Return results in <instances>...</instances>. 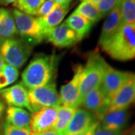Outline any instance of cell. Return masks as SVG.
<instances>
[{
  "mask_svg": "<svg viewBox=\"0 0 135 135\" xmlns=\"http://www.w3.org/2000/svg\"><path fill=\"white\" fill-rule=\"evenodd\" d=\"M101 47L111 58L121 62L135 58V23L121 26Z\"/></svg>",
  "mask_w": 135,
  "mask_h": 135,
  "instance_id": "cell-1",
  "label": "cell"
},
{
  "mask_svg": "<svg viewBox=\"0 0 135 135\" xmlns=\"http://www.w3.org/2000/svg\"><path fill=\"white\" fill-rule=\"evenodd\" d=\"M56 59L54 56L41 54L30 62L22 74V83L28 89L43 86L53 80Z\"/></svg>",
  "mask_w": 135,
  "mask_h": 135,
  "instance_id": "cell-2",
  "label": "cell"
},
{
  "mask_svg": "<svg viewBox=\"0 0 135 135\" xmlns=\"http://www.w3.org/2000/svg\"><path fill=\"white\" fill-rule=\"evenodd\" d=\"M108 67L109 65L98 53L92 52L89 55L86 63L83 68L80 95L76 104V108L80 107L88 93L101 86Z\"/></svg>",
  "mask_w": 135,
  "mask_h": 135,
  "instance_id": "cell-3",
  "label": "cell"
},
{
  "mask_svg": "<svg viewBox=\"0 0 135 135\" xmlns=\"http://www.w3.org/2000/svg\"><path fill=\"white\" fill-rule=\"evenodd\" d=\"M32 51V45L23 38L6 39L0 44V55L5 62L17 69L26 62Z\"/></svg>",
  "mask_w": 135,
  "mask_h": 135,
  "instance_id": "cell-4",
  "label": "cell"
},
{
  "mask_svg": "<svg viewBox=\"0 0 135 135\" xmlns=\"http://www.w3.org/2000/svg\"><path fill=\"white\" fill-rule=\"evenodd\" d=\"M12 15L17 33L31 44H38L45 39V32L38 17L14 9Z\"/></svg>",
  "mask_w": 135,
  "mask_h": 135,
  "instance_id": "cell-5",
  "label": "cell"
},
{
  "mask_svg": "<svg viewBox=\"0 0 135 135\" xmlns=\"http://www.w3.org/2000/svg\"><path fill=\"white\" fill-rule=\"evenodd\" d=\"M28 98L32 113L44 108L61 105L59 94L53 80L43 86L28 89Z\"/></svg>",
  "mask_w": 135,
  "mask_h": 135,
  "instance_id": "cell-6",
  "label": "cell"
},
{
  "mask_svg": "<svg viewBox=\"0 0 135 135\" xmlns=\"http://www.w3.org/2000/svg\"><path fill=\"white\" fill-rule=\"evenodd\" d=\"M132 74L131 73L114 69L109 65L100 86L109 101H110L116 93L128 81Z\"/></svg>",
  "mask_w": 135,
  "mask_h": 135,
  "instance_id": "cell-7",
  "label": "cell"
},
{
  "mask_svg": "<svg viewBox=\"0 0 135 135\" xmlns=\"http://www.w3.org/2000/svg\"><path fill=\"white\" fill-rule=\"evenodd\" d=\"M58 107L44 108L32 114L29 128L32 133L53 130L57 119Z\"/></svg>",
  "mask_w": 135,
  "mask_h": 135,
  "instance_id": "cell-8",
  "label": "cell"
},
{
  "mask_svg": "<svg viewBox=\"0 0 135 135\" xmlns=\"http://www.w3.org/2000/svg\"><path fill=\"white\" fill-rule=\"evenodd\" d=\"M83 66L79 65L74 70L72 79L61 87L59 98L61 105L76 108L77 99L80 95V87Z\"/></svg>",
  "mask_w": 135,
  "mask_h": 135,
  "instance_id": "cell-9",
  "label": "cell"
},
{
  "mask_svg": "<svg viewBox=\"0 0 135 135\" xmlns=\"http://www.w3.org/2000/svg\"><path fill=\"white\" fill-rule=\"evenodd\" d=\"M134 103H135V74H132L128 81L110 101L106 113L127 110Z\"/></svg>",
  "mask_w": 135,
  "mask_h": 135,
  "instance_id": "cell-10",
  "label": "cell"
},
{
  "mask_svg": "<svg viewBox=\"0 0 135 135\" xmlns=\"http://www.w3.org/2000/svg\"><path fill=\"white\" fill-rule=\"evenodd\" d=\"M45 39L58 48L69 47L80 41L77 34L65 22L49 31Z\"/></svg>",
  "mask_w": 135,
  "mask_h": 135,
  "instance_id": "cell-11",
  "label": "cell"
},
{
  "mask_svg": "<svg viewBox=\"0 0 135 135\" xmlns=\"http://www.w3.org/2000/svg\"><path fill=\"white\" fill-rule=\"evenodd\" d=\"M110 101L101 86L88 93L81 103L80 107L89 111L98 120L107 110Z\"/></svg>",
  "mask_w": 135,
  "mask_h": 135,
  "instance_id": "cell-12",
  "label": "cell"
},
{
  "mask_svg": "<svg viewBox=\"0 0 135 135\" xmlns=\"http://www.w3.org/2000/svg\"><path fill=\"white\" fill-rule=\"evenodd\" d=\"M0 95L8 106L24 107L30 112L28 89L22 83L0 90Z\"/></svg>",
  "mask_w": 135,
  "mask_h": 135,
  "instance_id": "cell-13",
  "label": "cell"
},
{
  "mask_svg": "<svg viewBox=\"0 0 135 135\" xmlns=\"http://www.w3.org/2000/svg\"><path fill=\"white\" fill-rule=\"evenodd\" d=\"M129 117L128 109L107 112L99 118V126L106 130L123 132L128 126Z\"/></svg>",
  "mask_w": 135,
  "mask_h": 135,
  "instance_id": "cell-14",
  "label": "cell"
},
{
  "mask_svg": "<svg viewBox=\"0 0 135 135\" xmlns=\"http://www.w3.org/2000/svg\"><path fill=\"white\" fill-rule=\"evenodd\" d=\"M98 121L95 116L83 108H77L75 114L62 135H74L88 129L93 123Z\"/></svg>",
  "mask_w": 135,
  "mask_h": 135,
  "instance_id": "cell-15",
  "label": "cell"
},
{
  "mask_svg": "<svg viewBox=\"0 0 135 135\" xmlns=\"http://www.w3.org/2000/svg\"><path fill=\"white\" fill-rule=\"evenodd\" d=\"M122 23V12H121L120 0H118V2L114 7V8L107 15L106 20L102 26L100 38L98 44L102 46L107 41L116 33V32L121 26Z\"/></svg>",
  "mask_w": 135,
  "mask_h": 135,
  "instance_id": "cell-16",
  "label": "cell"
},
{
  "mask_svg": "<svg viewBox=\"0 0 135 135\" xmlns=\"http://www.w3.org/2000/svg\"><path fill=\"white\" fill-rule=\"evenodd\" d=\"M69 10V5H60L56 4L53 11L47 16L39 18L41 24L45 32V38L49 31L62 23Z\"/></svg>",
  "mask_w": 135,
  "mask_h": 135,
  "instance_id": "cell-17",
  "label": "cell"
},
{
  "mask_svg": "<svg viewBox=\"0 0 135 135\" xmlns=\"http://www.w3.org/2000/svg\"><path fill=\"white\" fill-rule=\"evenodd\" d=\"M32 115L20 107L8 106L6 109V123L20 128H29Z\"/></svg>",
  "mask_w": 135,
  "mask_h": 135,
  "instance_id": "cell-18",
  "label": "cell"
},
{
  "mask_svg": "<svg viewBox=\"0 0 135 135\" xmlns=\"http://www.w3.org/2000/svg\"><path fill=\"white\" fill-rule=\"evenodd\" d=\"M17 33L12 13L6 8H0V41L12 38Z\"/></svg>",
  "mask_w": 135,
  "mask_h": 135,
  "instance_id": "cell-19",
  "label": "cell"
},
{
  "mask_svg": "<svg viewBox=\"0 0 135 135\" xmlns=\"http://www.w3.org/2000/svg\"><path fill=\"white\" fill-rule=\"evenodd\" d=\"M65 23L77 34L79 41L86 36L93 25L90 21L75 11L68 17Z\"/></svg>",
  "mask_w": 135,
  "mask_h": 135,
  "instance_id": "cell-20",
  "label": "cell"
},
{
  "mask_svg": "<svg viewBox=\"0 0 135 135\" xmlns=\"http://www.w3.org/2000/svg\"><path fill=\"white\" fill-rule=\"evenodd\" d=\"M77 108L60 105L58 107L57 119L54 126L53 130L62 133L66 129L70 122L72 119L73 116L75 114Z\"/></svg>",
  "mask_w": 135,
  "mask_h": 135,
  "instance_id": "cell-21",
  "label": "cell"
},
{
  "mask_svg": "<svg viewBox=\"0 0 135 135\" xmlns=\"http://www.w3.org/2000/svg\"><path fill=\"white\" fill-rule=\"evenodd\" d=\"M75 12L90 21L92 24H95L102 18L96 6L87 2H82L76 8Z\"/></svg>",
  "mask_w": 135,
  "mask_h": 135,
  "instance_id": "cell-22",
  "label": "cell"
},
{
  "mask_svg": "<svg viewBox=\"0 0 135 135\" xmlns=\"http://www.w3.org/2000/svg\"><path fill=\"white\" fill-rule=\"evenodd\" d=\"M19 71L17 68L5 63L0 71V90L11 85L18 79Z\"/></svg>",
  "mask_w": 135,
  "mask_h": 135,
  "instance_id": "cell-23",
  "label": "cell"
},
{
  "mask_svg": "<svg viewBox=\"0 0 135 135\" xmlns=\"http://www.w3.org/2000/svg\"><path fill=\"white\" fill-rule=\"evenodd\" d=\"M45 0H17L13 3L15 9L32 16H36Z\"/></svg>",
  "mask_w": 135,
  "mask_h": 135,
  "instance_id": "cell-24",
  "label": "cell"
},
{
  "mask_svg": "<svg viewBox=\"0 0 135 135\" xmlns=\"http://www.w3.org/2000/svg\"><path fill=\"white\" fill-rule=\"evenodd\" d=\"M121 26L135 23V0H120Z\"/></svg>",
  "mask_w": 135,
  "mask_h": 135,
  "instance_id": "cell-25",
  "label": "cell"
},
{
  "mask_svg": "<svg viewBox=\"0 0 135 135\" xmlns=\"http://www.w3.org/2000/svg\"><path fill=\"white\" fill-rule=\"evenodd\" d=\"M118 2V0H102L95 6L99 11L102 17L108 15Z\"/></svg>",
  "mask_w": 135,
  "mask_h": 135,
  "instance_id": "cell-26",
  "label": "cell"
},
{
  "mask_svg": "<svg viewBox=\"0 0 135 135\" xmlns=\"http://www.w3.org/2000/svg\"><path fill=\"white\" fill-rule=\"evenodd\" d=\"M3 135H31L30 128H20L5 124Z\"/></svg>",
  "mask_w": 135,
  "mask_h": 135,
  "instance_id": "cell-27",
  "label": "cell"
},
{
  "mask_svg": "<svg viewBox=\"0 0 135 135\" xmlns=\"http://www.w3.org/2000/svg\"><path fill=\"white\" fill-rule=\"evenodd\" d=\"M56 5V3L53 0H45L44 2L40 7L36 15L37 17L41 18L49 15L53 11Z\"/></svg>",
  "mask_w": 135,
  "mask_h": 135,
  "instance_id": "cell-28",
  "label": "cell"
},
{
  "mask_svg": "<svg viewBox=\"0 0 135 135\" xmlns=\"http://www.w3.org/2000/svg\"><path fill=\"white\" fill-rule=\"evenodd\" d=\"M93 135H123V132L106 130V129L101 128V126L98 125Z\"/></svg>",
  "mask_w": 135,
  "mask_h": 135,
  "instance_id": "cell-29",
  "label": "cell"
},
{
  "mask_svg": "<svg viewBox=\"0 0 135 135\" xmlns=\"http://www.w3.org/2000/svg\"><path fill=\"white\" fill-rule=\"evenodd\" d=\"M99 125V122L97 121L95 123H93L92 126H90L88 129H86V131H83V132H80V133H78V134H76L74 135H93L94 133H95V131L96 129V128L98 127V126Z\"/></svg>",
  "mask_w": 135,
  "mask_h": 135,
  "instance_id": "cell-30",
  "label": "cell"
},
{
  "mask_svg": "<svg viewBox=\"0 0 135 135\" xmlns=\"http://www.w3.org/2000/svg\"><path fill=\"white\" fill-rule=\"evenodd\" d=\"M31 135H62L61 133H59L58 131L55 130H50L47 131H44V132H41V133H32L31 132Z\"/></svg>",
  "mask_w": 135,
  "mask_h": 135,
  "instance_id": "cell-31",
  "label": "cell"
},
{
  "mask_svg": "<svg viewBox=\"0 0 135 135\" xmlns=\"http://www.w3.org/2000/svg\"><path fill=\"white\" fill-rule=\"evenodd\" d=\"M123 135H135V123L128 128V130L123 132Z\"/></svg>",
  "mask_w": 135,
  "mask_h": 135,
  "instance_id": "cell-32",
  "label": "cell"
},
{
  "mask_svg": "<svg viewBox=\"0 0 135 135\" xmlns=\"http://www.w3.org/2000/svg\"><path fill=\"white\" fill-rule=\"evenodd\" d=\"M56 4L60 5H69L72 0H53Z\"/></svg>",
  "mask_w": 135,
  "mask_h": 135,
  "instance_id": "cell-33",
  "label": "cell"
},
{
  "mask_svg": "<svg viewBox=\"0 0 135 135\" xmlns=\"http://www.w3.org/2000/svg\"><path fill=\"white\" fill-rule=\"evenodd\" d=\"M17 0H0V4L2 5H8L13 4Z\"/></svg>",
  "mask_w": 135,
  "mask_h": 135,
  "instance_id": "cell-34",
  "label": "cell"
},
{
  "mask_svg": "<svg viewBox=\"0 0 135 135\" xmlns=\"http://www.w3.org/2000/svg\"><path fill=\"white\" fill-rule=\"evenodd\" d=\"M5 104H4V103L0 101V118L2 116V115H3V113H4V112H5Z\"/></svg>",
  "mask_w": 135,
  "mask_h": 135,
  "instance_id": "cell-35",
  "label": "cell"
},
{
  "mask_svg": "<svg viewBox=\"0 0 135 135\" xmlns=\"http://www.w3.org/2000/svg\"><path fill=\"white\" fill-rule=\"evenodd\" d=\"M83 2H89V3H92L93 5H98L100 2H101L102 0H82Z\"/></svg>",
  "mask_w": 135,
  "mask_h": 135,
  "instance_id": "cell-36",
  "label": "cell"
},
{
  "mask_svg": "<svg viewBox=\"0 0 135 135\" xmlns=\"http://www.w3.org/2000/svg\"><path fill=\"white\" fill-rule=\"evenodd\" d=\"M5 61H4V59H2V57L1 56V55H0V71H1V70H2V68L3 67V65H5Z\"/></svg>",
  "mask_w": 135,
  "mask_h": 135,
  "instance_id": "cell-37",
  "label": "cell"
},
{
  "mask_svg": "<svg viewBox=\"0 0 135 135\" xmlns=\"http://www.w3.org/2000/svg\"><path fill=\"white\" fill-rule=\"evenodd\" d=\"M0 44H1V41H0Z\"/></svg>",
  "mask_w": 135,
  "mask_h": 135,
  "instance_id": "cell-38",
  "label": "cell"
}]
</instances>
